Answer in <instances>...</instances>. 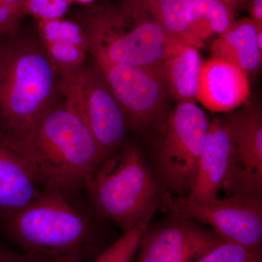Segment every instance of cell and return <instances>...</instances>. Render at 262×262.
Returning <instances> with one entry per match:
<instances>
[{"mask_svg":"<svg viewBox=\"0 0 262 262\" xmlns=\"http://www.w3.org/2000/svg\"><path fill=\"white\" fill-rule=\"evenodd\" d=\"M24 157L48 187L72 192L105 159L82 120L65 105L52 106L25 132L0 139Z\"/></svg>","mask_w":262,"mask_h":262,"instance_id":"obj_1","label":"cell"},{"mask_svg":"<svg viewBox=\"0 0 262 262\" xmlns=\"http://www.w3.org/2000/svg\"><path fill=\"white\" fill-rule=\"evenodd\" d=\"M56 75L37 45L0 46V139L20 136L54 105Z\"/></svg>","mask_w":262,"mask_h":262,"instance_id":"obj_2","label":"cell"},{"mask_svg":"<svg viewBox=\"0 0 262 262\" xmlns=\"http://www.w3.org/2000/svg\"><path fill=\"white\" fill-rule=\"evenodd\" d=\"M82 26L93 59L144 67L160 74L166 58L184 43L127 3L120 8L91 10Z\"/></svg>","mask_w":262,"mask_h":262,"instance_id":"obj_3","label":"cell"},{"mask_svg":"<svg viewBox=\"0 0 262 262\" xmlns=\"http://www.w3.org/2000/svg\"><path fill=\"white\" fill-rule=\"evenodd\" d=\"M84 186L96 210L116 222L124 233L135 227L155 205L156 182L134 146L103 160Z\"/></svg>","mask_w":262,"mask_h":262,"instance_id":"obj_4","label":"cell"},{"mask_svg":"<svg viewBox=\"0 0 262 262\" xmlns=\"http://www.w3.org/2000/svg\"><path fill=\"white\" fill-rule=\"evenodd\" d=\"M3 220L20 244L39 254L73 252L90 235L83 216L55 189Z\"/></svg>","mask_w":262,"mask_h":262,"instance_id":"obj_5","label":"cell"},{"mask_svg":"<svg viewBox=\"0 0 262 262\" xmlns=\"http://www.w3.org/2000/svg\"><path fill=\"white\" fill-rule=\"evenodd\" d=\"M59 75L65 106L89 129L106 159L122 144L129 127L121 108L95 69L83 64Z\"/></svg>","mask_w":262,"mask_h":262,"instance_id":"obj_6","label":"cell"},{"mask_svg":"<svg viewBox=\"0 0 262 262\" xmlns=\"http://www.w3.org/2000/svg\"><path fill=\"white\" fill-rule=\"evenodd\" d=\"M209 125L206 114L194 102L177 103L169 116L158 162L167 184L179 194H188L192 187Z\"/></svg>","mask_w":262,"mask_h":262,"instance_id":"obj_7","label":"cell"},{"mask_svg":"<svg viewBox=\"0 0 262 262\" xmlns=\"http://www.w3.org/2000/svg\"><path fill=\"white\" fill-rule=\"evenodd\" d=\"M173 214L209 225L226 242L257 250L262 239L261 202L258 194L238 193L229 198L198 202L185 196L167 198Z\"/></svg>","mask_w":262,"mask_h":262,"instance_id":"obj_8","label":"cell"},{"mask_svg":"<svg viewBox=\"0 0 262 262\" xmlns=\"http://www.w3.org/2000/svg\"><path fill=\"white\" fill-rule=\"evenodd\" d=\"M126 119L128 127L144 128L156 120L166 103V89L159 72L136 66L94 59Z\"/></svg>","mask_w":262,"mask_h":262,"instance_id":"obj_9","label":"cell"},{"mask_svg":"<svg viewBox=\"0 0 262 262\" xmlns=\"http://www.w3.org/2000/svg\"><path fill=\"white\" fill-rule=\"evenodd\" d=\"M224 120L232 139L227 190L259 195L262 186L261 110L256 105L248 103Z\"/></svg>","mask_w":262,"mask_h":262,"instance_id":"obj_10","label":"cell"},{"mask_svg":"<svg viewBox=\"0 0 262 262\" xmlns=\"http://www.w3.org/2000/svg\"><path fill=\"white\" fill-rule=\"evenodd\" d=\"M143 236L139 262H195L224 242L194 221L178 214Z\"/></svg>","mask_w":262,"mask_h":262,"instance_id":"obj_11","label":"cell"},{"mask_svg":"<svg viewBox=\"0 0 262 262\" xmlns=\"http://www.w3.org/2000/svg\"><path fill=\"white\" fill-rule=\"evenodd\" d=\"M232 152V136L225 120L213 119L195 178L186 198L198 202L211 201L218 198L221 189H227Z\"/></svg>","mask_w":262,"mask_h":262,"instance_id":"obj_12","label":"cell"},{"mask_svg":"<svg viewBox=\"0 0 262 262\" xmlns=\"http://www.w3.org/2000/svg\"><path fill=\"white\" fill-rule=\"evenodd\" d=\"M51 190L28 160L0 140V218L21 211Z\"/></svg>","mask_w":262,"mask_h":262,"instance_id":"obj_13","label":"cell"},{"mask_svg":"<svg viewBox=\"0 0 262 262\" xmlns=\"http://www.w3.org/2000/svg\"><path fill=\"white\" fill-rule=\"evenodd\" d=\"M248 74L225 60L213 58L203 63L196 101L213 113H229L247 102Z\"/></svg>","mask_w":262,"mask_h":262,"instance_id":"obj_14","label":"cell"},{"mask_svg":"<svg viewBox=\"0 0 262 262\" xmlns=\"http://www.w3.org/2000/svg\"><path fill=\"white\" fill-rule=\"evenodd\" d=\"M38 32L43 49L57 73L84 64L89 42L81 24L62 18L40 20Z\"/></svg>","mask_w":262,"mask_h":262,"instance_id":"obj_15","label":"cell"},{"mask_svg":"<svg viewBox=\"0 0 262 262\" xmlns=\"http://www.w3.org/2000/svg\"><path fill=\"white\" fill-rule=\"evenodd\" d=\"M211 56L237 66L248 75L259 70L262 60V29L250 18L234 21L212 44Z\"/></svg>","mask_w":262,"mask_h":262,"instance_id":"obj_16","label":"cell"},{"mask_svg":"<svg viewBox=\"0 0 262 262\" xmlns=\"http://www.w3.org/2000/svg\"><path fill=\"white\" fill-rule=\"evenodd\" d=\"M203 61L198 48L182 43L164 62L160 70L167 93L177 103L196 101Z\"/></svg>","mask_w":262,"mask_h":262,"instance_id":"obj_17","label":"cell"},{"mask_svg":"<svg viewBox=\"0 0 262 262\" xmlns=\"http://www.w3.org/2000/svg\"><path fill=\"white\" fill-rule=\"evenodd\" d=\"M126 3L145 13L172 37L202 48L191 30L190 0H127Z\"/></svg>","mask_w":262,"mask_h":262,"instance_id":"obj_18","label":"cell"},{"mask_svg":"<svg viewBox=\"0 0 262 262\" xmlns=\"http://www.w3.org/2000/svg\"><path fill=\"white\" fill-rule=\"evenodd\" d=\"M235 12L218 0H190L191 30L202 48L213 36L229 29Z\"/></svg>","mask_w":262,"mask_h":262,"instance_id":"obj_19","label":"cell"},{"mask_svg":"<svg viewBox=\"0 0 262 262\" xmlns=\"http://www.w3.org/2000/svg\"><path fill=\"white\" fill-rule=\"evenodd\" d=\"M155 211V205H153L135 227L125 232L122 237L101 253L94 262H131L133 256L139 249L143 236L148 230Z\"/></svg>","mask_w":262,"mask_h":262,"instance_id":"obj_20","label":"cell"},{"mask_svg":"<svg viewBox=\"0 0 262 262\" xmlns=\"http://www.w3.org/2000/svg\"><path fill=\"white\" fill-rule=\"evenodd\" d=\"M195 262H262V258L258 249L224 241Z\"/></svg>","mask_w":262,"mask_h":262,"instance_id":"obj_21","label":"cell"},{"mask_svg":"<svg viewBox=\"0 0 262 262\" xmlns=\"http://www.w3.org/2000/svg\"><path fill=\"white\" fill-rule=\"evenodd\" d=\"M72 0H27L25 13L40 20L62 18L68 11Z\"/></svg>","mask_w":262,"mask_h":262,"instance_id":"obj_22","label":"cell"},{"mask_svg":"<svg viewBox=\"0 0 262 262\" xmlns=\"http://www.w3.org/2000/svg\"><path fill=\"white\" fill-rule=\"evenodd\" d=\"M21 17L7 0H0V35H15Z\"/></svg>","mask_w":262,"mask_h":262,"instance_id":"obj_23","label":"cell"},{"mask_svg":"<svg viewBox=\"0 0 262 262\" xmlns=\"http://www.w3.org/2000/svg\"><path fill=\"white\" fill-rule=\"evenodd\" d=\"M248 5L250 19L258 29H262V0H250Z\"/></svg>","mask_w":262,"mask_h":262,"instance_id":"obj_24","label":"cell"},{"mask_svg":"<svg viewBox=\"0 0 262 262\" xmlns=\"http://www.w3.org/2000/svg\"><path fill=\"white\" fill-rule=\"evenodd\" d=\"M222 2L224 4L227 5L231 9L233 10L234 12L237 11L239 8L244 5L248 4L250 0H218Z\"/></svg>","mask_w":262,"mask_h":262,"instance_id":"obj_25","label":"cell"},{"mask_svg":"<svg viewBox=\"0 0 262 262\" xmlns=\"http://www.w3.org/2000/svg\"><path fill=\"white\" fill-rule=\"evenodd\" d=\"M13 10L20 15L25 13V5L27 0H7Z\"/></svg>","mask_w":262,"mask_h":262,"instance_id":"obj_26","label":"cell"},{"mask_svg":"<svg viewBox=\"0 0 262 262\" xmlns=\"http://www.w3.org/2000/svg\"><path fill=\"white\" fill-rule=\"evenodd\" d=\"M0 262H27L13 255L0 251Z\"/></svg>","mask_w":262,"mask_h":262,"instance_id":"obj_27","label":"cell"},{"mask_svg":"<svg viewBox=\"0 0 262 262\" xmlns=\"http://www.w3.org/2000/svg\"><path fill=\"white\" fill-rule=\"evenodd\" d=\"M72 1H77L82 3H91V2H92L93 0H72Z\"/></svg>","mask_w":262,"mask_h":262,"instance_id":"obj_28","label":"cell"},{"mask_svg":"<svg viewBox=\"0 0 262 262\" xmlns=\"http://www.w3.org/2000/svg\"><path fill=\"white\" fill-rule=\"evenodd\" d=\"M54 262H72V261H71V260H70V261H67V259H63V260H59V261H54Z\"/></svg>","mask_w":262,"mask_h":262,"instance_id":"obj_29","label":"cell"}]
</instances>
